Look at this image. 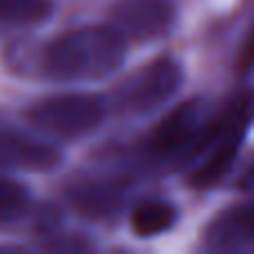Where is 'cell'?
Here are the masks:
<instances>
[{
    "label": "cell",
    "mask_w": 254,
    "mask_h": 254,
    "mask_svg": "<svg viewBox=\"0 0 254 254\" xmlns=\"http://www.w3.org/2000/svg\"><path fill=\"white\" fill-rule=\"evenodd\" d=\"M239 190L246 192H254V161L243 170V174L239 176Z\"/></svg>",
    "instance_id": "cell-13"
},
{
    "label": "cell",
    "mask_w": 254,
    "mask_h": 254,
    "mask_svg": "<svg viewBox=\"0 0 254 254\" xmlns=\"http://www.w3.org/2000/svg\"><path fill=\"white\" fill-rule=\"evenodd\" d=\"M129 45L107 22L80 25L49 38L16 40L4 49V63L22 78L49 83L101 80L123 67Z\"/></svg>",
    "instance_id": "cell-1"
},
{
    "label": "cell",
    "mask_w": 254,
    "mask_h": 254,
    "mask_svg": "<svg viewBox=\"0 0 254 254\" xmlns=\"http://www.w3.org/2000/svg\"><path fill=\"white\" fill-rule=\"evenodd\" d=\"M207 116L201 101H183L174 105L152 127L145 147L154 158H181L192 149Z\"/></svg>",
    "instance_id": "cell-6"
},
{
    "label": "cell",
    "mask_w": 254,
    "mask_h": 254,
    "mask_svg": "<svg viewBox=\"0 0 254 254\" xmlns=\"http://www.w3.org/2000/svg\"><path fill=\"white\" fill-rule=\"evenodd\" d=\"M179 212L165 198H145L129 212V228L138 239H152L174 228Z\"/></svg>",
    "instance_id": "cell-9"
},
{
    "label": "cell",
    "mask_w": 254,
    "mask_h": 254,
    "mask_svg": "<svg viewBox=\"0 0 254 254\" xmlns=\"http://www.w3.org/2000/svg\"><path fill=\"white\" fill-rule=\"evenodd\" d=\"M181 85V63L172 56H156L114 85L110 98L105 101L107 110L125 119H140L167 105L176 96Z\"/></svg>",
    "instance_id": "cell-4"
},
{
    "label": "cell",
    "mask_w": 254,
    "mask_h": 254,
    "mask_svg": "<svg viewBox=\"0 0 254 254\" xmlns=\"http://www.w3.org/2000/svg\"><path fill=\"white\" fill-rule=\"evenodd\" d=\"M29 192L9 176H0V225H9L29 210Z\"/></svg>",
    "instance_id": "cell-11"
},
{
    "label": "cell",
    "mask_w": 254,
    "mask_h": 254,
    "mask_svg": "<svg viewBox=\"0 0 254 254\" xmlns=\"http://www.w3.org/2000/svg\"><path fill=\"white\" fill-rule=\"evenodd\" d=\"M203 239L212 250L254 248V196L216 214L205 228Z\"/></svg>",
    "instance_id": "cell-8"
},
{
    "label": "cell",
    "mask_w": 254,
    "mask_h": 254,
    "mask_svg": "<svg viewBox=\"0 0 254 254\" xmlns=\"http://www.w3.org/2000/svg\"><path fill=\"white\" fill-rule=\"evenodd\" d=\"M107 114V103L94 94L63 92L36 98L25 107L22 119L29 129L49 140H78L94 134Z\"/></svg>",
    "instance_id": "cell-3"
},
{
    "label": "cell",
    "mask_w": 254,
    "mask_h": 254,
    "mask_svg": "<svg viewBox=\"0 0 254 254\" xmlns=\"http://www.w3.org/2000/svg\"><path fill=\"white\" fill-rule=\"evenodd\" d=\"M254 71V25L248 29L241 47L237 52V74L248 76Z\"/></svg>",
    "instance_id": "cell-12"
},
{
    "label": "cell",
    "mask_w": 254,
    "mask_h": 254,
    "mask_svg": "<svg viewBox=\"0 0 254 254\" xmlns=\"http://www.w3.org/2000/svg\"><path fill=\"white\" fill-rule=\"evenodd\" d=\"M174 22L176 7L172 0H116L107 18V25L127 45L163 38Z\"/></svg>",
    "instance_id": "cell-5"
},
{
    "label": "cell",
    "mask_w": 254,
    "mask_h": 254,
    "mask_svg": "<svg viewBox=\"0 0 254 254\" xmlns=\"http://www.w3.org/2000/svg\"><path fill=\"white\" fill-rule=\"evenodd\" d=\"M61 161V149L49 138L34 129H20L0 114V167L38 174L58 167Z\"/></svg>",
    "instance_id": "cell-7"
},
{
    "label": "cell",
    "mask_w": 254,
    "mask_h": 254,
    "mask_svg": "<svg viewBox=\"0 0 254 254\" xmlns=\"http://www.w3.org/2000/svg\"><path fill=\"white\" fill-rule=\"evenodd\" d=\"M54 13V0H0V31H25Z\"/></svg>",
    "instance_id": "cell-10"
},
{
    "label": "cell",
    "mask_w": 254,
    "mask_h": 254,
    "mask_svg": "<svg viewBox=\"0 0 254 254\" xmlns=\"http://www.w3.org/2000/svg\"><path fill=\"white\" fill-rule=\"evenodd\" d=\"M254 123V89L239 92L221 107L216 116L205 121L196 143L185 154L188 183L196 190H210L230 174L239 158L248 131Z\"/></svg>",
    "instance_id": "cell-2"
}]
</instances>
